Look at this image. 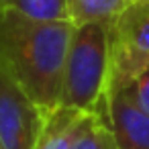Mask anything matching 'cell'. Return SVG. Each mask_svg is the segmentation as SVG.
<instances>
[{
	"label": "cell",
	"mask_w": 149,
	"mask_h": 149,
	"mask_svg": "<svg viewBox=\"0 0 149 149\" xmlns=\"http://www.w3.org/2000/svg\"><path fill=\"white\" fill-rule=\"evenodd\" d=\"M47 114L0 61V143L4 149H35Z\"/></svg>",
	"instance_id": "277c9868"
},
{
	"label": "cell",
	"mask_w": 149,
	"mask_h": 149,
	"mask_svg": "<svg viewBox=\"0 0 149 149\" xmlns=\"http://www.w3.org/2000/svg\"><path fill=\"white\" fill-rule=\"evenodd\" d=\"M123 92L133 100L135 106H139L143 112L149 114V65H147Z\"/></svg>",
	"instance_id": "30bf717a"
},
{
	"label": "cell",
	"mask_w": 149,
	"mask_h": 149,
	"mask_svg": "<svg viewBox=\"0 0 149 149\" xmlns=\"http://www.w3.org/2000/svg\"><path fill=\"white\" fill-rule=\"evenodd\" d=\"M135 2H149V0H135Z\"/></svg>",
	"instance_id": "8fae6325"
},
{
	"label": "cell",
	"mask_w": 149,
	"mask_h": 149,
	"mask_svg": "<svg viewBox=\"0 0 149 149\" xmlns=\"http://www.w3.org/2000/svg\"><path fill=\"white\" fill-rule=\"evenodd\" d=\"M0 149H4V145H2V143H0Z\"/></svg>",
	"instance_id": "7c38bea8"
},
{
	"label": "cell",
	"mask_w": 149,
	"mask_h": 149,
	"mask_svg": "<svg viewBox=\"0 0 149 149\" xmlns=\"http://www.w3.org/2000/svg\"><path fill=\"white\" fill-rule=\"evenodd\" d=\"M100 114L108 123L118 149H149V114L135 106L123 90L106 94Z\"/></svg>",
	"instance_id": "5b68a950"
},
{
	"label": "cell",
	"mask_w": 149,
	"mask_h": 149,
	"mask_svg": "<svg viewBox=\"0 0 149 149\" xmlns=\"http://www.w3.org/2000/svg\"><path fill=\"white\" fill-rule=\"evenodd\" d=\"M110 80L108 29L102 25H80L74 29L61 82V106L84 112H100Z\"/></svg>",
	"instance_id": "7a4b0ae2"
},
{
	"label": "cell",
	"mask_w": 149,
	"mask_h": 149,
	"mask_svg": "<svg viewBox=\"0 0 149 149\" xmlns=\"http://www.w3.org/2000/svg\"><path fill=\"white\" fill-rule=\"evenodd\" d=\"M74 29L72 21L41 23L0 6V61L47 112L59 106Z\"/></svg>",
	"instance_id": "6da1fadb"
},
{
	"label": "cell",
	"mask_w": 149,
	"mask_h": 149,
	"mask_svg": "<svg viewBox=\"0 0 149 149\" xmlns=\"http://www.w3.org/2000/svg\"><path fill=\"white\" fill-rule=\"evenodd\" d=\"M74 149H118L116 141H114V135H112L108 123L104 120V116L100 112H98L96 120L90 125V129L76 143Z\"/></svg>",
	"instance_id": "9c48e42d"
},
{
	"label": "cell",
	"mask_w": 149,
	"mask_h": 149,
	"mask_svg": "<svg viewBox=\"0 0 149 149\" xmlns=\"http://www.w3.org/2000/svg\"><path fill=\"white\" fill-rule=\"evenodd\" d=\"M108 92L125 90L149 65V2H133L108 29Z\"/></svg>",
	"instance_id": "3957f363"
},
{
	"label": "cell",
	"mask_w": 149,
	"mask_h": 149,
	"mask_svg": "<svg viewBox=\"0 0 149 149\" xmlns=\"http://www.w3.org/2000/svg\"><path fill=\"white\" fill-rule=\"evenodd\" d=\"M96 116L98 112H84L59 104L47 114L35 149H74Z\"/></svg>",
	"instance_id": "8992f818"
},
{
	"label": "cell",
	"mask_w": 149,
	"mask_h": 149,
	"mask_svg": "<svg viewBox=\"0 0 149 149\" xmlns=\"http://www.w3.org/2000/svg\"><path fill=\"white\" fill-rule=\"evenodd\" d=\"M0 6L10 8L31 21L41 23L70 21L65 0H0Z\"/></svg>",
	"instance_id": "ba28073f"
},
{
	"label": "cell",
	"mask_w": 149,
	"mask_h": 149,
	"mask_svg": "<svg viewBox=\"0 0 149 149\" xmlns=\"http://www.w3.org/2000/svg\"><path fill=\"white\" fill-rule=\"evenodd\" d=\"M135 0H65L70 21L80 25H102L110 29Z\"/></svg>",
	"instance_id": "52a82bcc"
}]
</instances>
